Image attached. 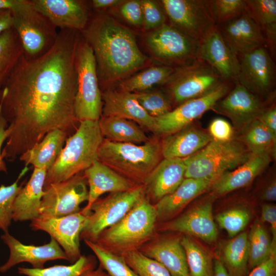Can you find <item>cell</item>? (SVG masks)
<instances>
[{
	"instance_id": "cell-51",
	"label": "cell",
	"mask_w": 276,
	"mask_h": 276,
	"mask_svg": "<svg viewBox=\"0 0 276 276\" xmlns=\"http://www.w3.org/2000/svg\"><path fill=\"white\" fill-rule=\"evenodd\" d=\"M265 47L271 57L275 60L276 55V22L267 25L262 29Z\"/></svg>"
},
{
	"instance_id": "cell-45",
	"label": "cell",
	"mask_w": 276,
	"mask_h": 276,
	"mask_svg": "<svg viewBox=\"0 0 276 276\" xmlns=\"http://www.w3.org/2000/svg\"><path fill=\"white\" fill-rule=\"evenodd\" d=\"M245 11L261 28L276 22L275 0H245Z\"/></svg>"
},
{
	"instance_id": "cell-8",
	"label": "cell",
	"mask_w": 276,
	"mask_h": 276,
	"mask_svg": "<svg viewBox=\"0 0 276 276\" xmlns=\"http://www.w3.org/2000/svg\"><path fill=\"white\" fill-rule=\"evenodd\" d=\"M220 74L208 63L197 58L190 63L174 68L163 85L172 107L201 97L223 81Z\"/></svg>"
},
{
	"instance_id": "cell-24",
	"label": "cell",
	"mask_w": 276,
	"mask_h": 276,
	"mask_svg": "<svg viewBox=\"0 0 276 276\" xmlns=\"http://www.w3.org/2000/svg\"><path fill=\"white\" fill-rule=\"evenodd\" d=\"M167 228L195 236L208 243L215 242L218 231L213 218L212 201L199 204L171 221Z\"/></svg>"
},
{
	"instance_id": "cell-9",
	"label": "cell",
	"mask_w": 276,
	"mask_h": 276,
	"mask_svg": "<svg viewBox=\"0 0 276 276\" xmlns=\"http://www.w3.org/2000/svg\"><path fill=\"white\" fill-rule=\"evenodd\" d=\"M156 218L155 205L145 196L121 220L104 231L96 242L121 248L138 244L152 235Z\"/></svg>"
},
{
	"instance_id": "cell-7",
	"label": "cell",
	"mask_w": 276,
	"mask_h": 276,
	"mask_svg": "<svg viewBox=\"0 0 276 276\" xmlns=\"http://www.w3.org/2000/svg\"><path fill=\"white\" fill-rule=\"evenodd\" d=\"M12 27L17 32L29 59L38 58L55 44L57 28L33 5L32 0H18L10 12Z\"/></svg>"
},
{
	"instance_id": "cell-1",
	"label": "cell",
	"mask_w": 276,
	"mask_h": 276,
	"mask_svg": "<svg viewBox=\"0 0 276 276\" xmlns=\"http://www.w3.org/2000/svg\"><path fill=\"white\" fill-rule=\"evenodd\" d=\"M79 33L60 30L41 56L29 59L23 54L2 87L0 109L10 132L2 149L4 159L14 161L53 130L69 134L75 128Z\"/></svg>"
},
{
	"instance_id": "cell-58",
	"label": "cell",
	"mask_w": 276,
	"mask_h": 276,
	"mask_svg": "<svg viewBox=\"0 0 276 276\" xmlns=\"http://www.w3.org/2000/svg\"><path fill=\"white\" fill-rule=\"evenodd\" d=\"M213 276H229L220 259H216L214 261Z\"/></svg>"
},
{
	"instance_id": "cell-30",
	"label": "cell",
	"mask_w": 276,
	"mask_h": 276,
	"mask_svg": "<svg viewBox=\"0 0 276 276\" xmlns=\"http://www.w3.org/2000/svg\"><path fill=\"white\" fill-rule=\"evenodd\" d=\"M69 134L56 129L49 132L43 139L32 148L22 154L19 159L26 166L31 165L34 168L49 170L54 164Z\"/></svg>"
},
{
	"instance_id": "cell-2",
	"label": "cell",
	"mask_w": 276,
	"mask_h": 276,
	"mask_svg": "<svg viewBox=\"0 0 276 276\" xmlns=\"http://www.w3.org/2000/svg\"><path fill=\"white\" fill-rule=\"evenodd\" d=\"M80 33L93 51L99 85L123 79L147 63L134 33L107 15L95 16Z\"/></svg>"
},
{
	"instance_id": "cell-37",
	"label": "cell",
	"mask_w": 276,
	"mask_h": 276,
	"mask_svg": "<svg viewBox=\"0 0 276 276\" xmlns=\"http://www.w3.org/2000/svg\"><path fill=\"white\" fill-rule=\"evenodd\" d=\"M248 243V266L251 269L276 253V242L272 241L268 233L259 222H256L247 234Z\"/></svg>"
},
{
	"instance_id": "cell-33",
	"label": "cell",
	"mask_w": 276,
	"mask_h": 276,
	"mask_svg": "<svg viewBox=\"0 0 276 276\" xmlns=\"http://www.w3.org/2000/svg\"><path fill=\"white\" fill-rule=\"evenodd\" d=\"M229 276H245L248 267L247 233H240L223 247L220 260Z\"/></svg>"
},
{
	"instance_id": "cell-38",
	"label": "cell",
	"mask_w": 276,
	"mask_h": 276,
	"mask_svg": "<svg viewBox=\"0 0 276 276\" xmlns=\"http://www.w3.org/2000/svg\"><path fill=\"white\" fill-rule=\"evenodd\" d=\"M185 250L190 276H213L214 264L208 251L190 236L180 240Z\"/></svg>"
},
{
	"instance_id": "cell-13",
	"label": "cell",
	"mask_w": 276,
	"mask_h": 276,
	"mask_svg": "<svg viewBox=\"0 0 276 276\" xmlns=\"http://www.w3.org/2000/svg\"><path fill=\"white\" fill-rule=\"evenodd\" d=\"M234 82L223 80L205 95L188 100L168 113L155 118V133L165 136L175 133L200 118L233 87Z\"/></svg>"
},
{
	"instance_id": "cell-35",
	"label": "cell",
	"mask_w": 276,
	"mask_h": 276,
	"mask_svg": "<svg viewBox=\"0 0 276 276\" xmlns=\"http://www.w3.org/2000/svg\"><path fill=\"white\" fill-rule=\"evenodd\" d=\"M24 54L20 39L11 27L0 34V87L5 84Z\"/></svg>"
},
{
	"instance_id": "cell-43",
	"label": "cell",
	"mask_w": 276,
	"mask_h": 276,
	"mask_svg": "<svg viewBox=\"0 0 276 276\" xmlns=\"http://www.w3.org/2000/svg\"><path fill=\"white\" fill-rule=\"evenodd\" d=\"M123 257L128 266L139 276H171L161 264L139 251L129 250Z\"/></svg>"
},
{
	"instance_id": "cell-15",
	"label": "cell",
	"mask_w": 276,
	"mask_h": 276,
	"mask_svg": "<svg viewBox=\"0 0 276 276\" xmlns=\"http://www.w3.org/2000/svg\"><path fill=\"white\" fill-rule=\"evenodd\" d=\"M88 199L86 179L78 174L44 190L38 217L58 218L79 212L80 204Z\"/></svg>"
},
{
	"instance_id": "cell-18",
	"label": "cell",
	"mask_w": 276,
	"mask_h": 276,
	"mask_svg": "<svg viewBox=\"0 0 276 276\" xmlns=\"http://www.w3.org/2000/svg\"><path fill=\"white\" fill-rule=\"evenodd\" d=\"M2 241L9 249L7 262L0 266V272L5 273L21 263H29L33 268H44L45 263L55 260H67L66 255L58 242L51 237L49 243L41 246L22 243L9 232L1 236Z\"/></svg>"
},
{
	"instance_id": "cell-47",
	"label": "cell",
	"mask_w": 276,
	"mask_h": 276,
	"mask_svg": "<svg viewBox=\"0 0 276 276\" xmlns=\"http://www.w3.org/2000/svg\"><path fill=\"white\" fill-rule=\"evenodd\" d=\"M141 3L145 29L154 30L166 24L167 16L161 4L152 0H142Z\"/></svg>"
},
{
	"instance_id": "cell-21",
	"label": "cell",
	"mask_w": 276,
	"mask_h": 276,
	"mask_svg": "<svg viewBox=\"0 0 276 276\" xmlns=\"http://www.w3.org/2000/svg\"><path fill=\"white\" fill-rule=\"evenodd\" d=\"M218 26L225 42L238 56L265 47L261 28L245 11L238 17Z\"/></svg>"
},
{
	"instance_id": "cell-12",
	"label": "cell",
	"mask_w": 276,
	"mask_h": 276,
	"mask_svg": "<svg viewBox=\"0 0 276 276\" xmlns=\"http://www.w3.org/2000/svg\"><path fill=\"white\" fill-rule=\"evenodd\" d=\"M170 24L199 41L216 25L211 0H162Z\"/></svg>"
},
{
	"instance_id": "cell-17",
	"label": "cell",
	"mask_w": 276,
	"mask_h": 276,
	"mask_svg": "<svg viewBox=\"0 0 276 276\" xmlns=\"http://www.w3.org/2000/svg\"><path fill=\"white\" fill-rule=\"evenodd\" d=\"M274 101H264L238 82L217 101L212 110L228 117L235 130L241 132Z\"/></svg>"
},
{
	"instance_id": "cell-44",
	"label": "cell",
	"mask_w": 276,
	"mask_h": 276,
	"mask_svg": "<svg viewBox=\"0 0 276 276\" xmlns=\"http://www.w3.org/2000/svg\"><path fill=\"white\" fill-rule=\"evenodd\" d=\"M251 218L249 211L244 207H236L219 214L216 220L228 236L234 237L244 229Z\"/></svg>"
},
{
	"instance_id": "cell-6",
	"label": "cell",
	"mask_w": 276,
	"mask_h": 276,
	"mask_svg": "<svg viewBox=\"0 0 276 276\" xmlns=\"http://www.w3.org/2000/svg\"><path fill=\"white\" fill-rule=\"evenodd\" d=\"M77 90L74 113L79 122L99 120L102 116L103 101L98 78L96 63L90 45L79 35L75 54Z\"/></svg>"
},
{
	"instance_id": "cell-36",
	"label": "cell",
	"mask_w": 276,
	"mask_h": 276,
	"mask_svg": "<svg viewBox=\"0 0 276 276\" xmlns=\"http://www.w3.org/2000/svg\"><path fill=\"white\" fill-rule=\"evenodd\" d=\"M174 70L173 67L163 65L151 66L121 81L120 90L133 93L164 85Z\"/></svg>"
},
{
	"instance_id": "cell-32",
	"label": "cell",
	"mask_w": 276,
	"mask_h": 276,
	"mask_svg": "<svg viewBox=\"0 0 276 276\" xmlns=\"http://www.w3.org/2000/svg\"><path fill=\"white\" fill-rule=\"evenodd\" d=\"M99 124L103 137L110 141L136 144L145 143L149 140L141 127L130 120L101 116Z\"/></svg>"
},
{
	"instance_id": "cell-28",
	"label": "cell",
	"mask_w": 276,
	"mask_h": 276,
	"mask_svg": "<svg viewBox=\"0 0 276 276\" xmlns=\"http://www.w3.org/2000/svg\"><path fill=\"white\" fill-rule=\"evenodd\" d=\"M46 173L47 170L44 169L34 168L30 179L15 199L13 221H32L39 216Z\"/></svg>"
},
{
	"instance_id": "cell-16",
	"label": "cell",
	"mask_w": 276,
	"mask_h": 276,
	"mask_svg": "<svg viewBox=\"0 0 276 276\" xmlns=\"http://www.w3.org/2000/svg\"><path fill=\"white\" fill-rule=\"evenodd\" d=\"M88 214L80 212L58 218L38 217L31 221L33 231L49 234L61 247L72 264L82 256L80 249L81 234L88 223Z\"/></svg>"
},
{
	"instance_id": "cell-34",
	"label": "cell",
	"mask_w": 276,
	"mask_h": 276,
	"mask_svg": "<svg viewBox=\"0 0 276 276\" xmlns=\"http://www.w3.org/2000/svg\"><path fill=\"white\" fill-rule=\"evenodd\" d=\"M239 137L251 154L268 153L275 158L276 135L256 119L241 132Z\"/></svg>"
},
{
	"instance_id": "cell-20",
	"label": "cell",
	"mask_w": 276,
	"mask_h": 276,
	"mask_svg": "<svg viewBox=\"0 0 276 276\" xmlns=\"http://www.w3.org/2000/svg\"><path fill=\"white\" fill-rule=\"evenodd\" d=\"M35 8L56 28L83 31L89 20L85 2L79 0H32Z\"/></svg>"
},
{
	"instance_id": "cell-52",
	"label": "cell",
	"mask_w": 276,
	"mask_h": 276,
	"mask_svg": "<svg viewBox=\"0 0 276 276\" xmlns=\"http://www.w3.org/2000/svg\"><path fill=\"white\" fill-rule=\"evenodd\" d=\"M257 120L262 123L276 135V107L274 102L267 106L260 113Z\"/></svg>"
},
{
	"instance_id": "cell-53",
	"label": "cell",
	"mask_w": 276,
	"mask_h": 276,
	"mask_svg": "<svg viewBox=\"0 0 276 276\" xmlns=\"http://www.w3.org/2000/svg\"><path fill=\"white\" fill-rule=\"evenodd\" d=\"M261 218L270 225L272 241L276 242V206L274 204H264L261 209Z\"/></svg>"
},
{
	"instance_id": "cell-48",
	"label": "cell",
	"mask_w": 276,
	"mask_h": 276,
	"mask_svg": "<svg viewBox=\"0 0 276 276\" xmlns=\"http://www.w3.org/2000/svg\"><path fill=\"white\" fill-rule=\"evenodd\" d=\"M120 5V13L126 21L137 27L143 26V13L141 1H123Z\"/></svg>"
},
{
	"instance_id": "cell-5",
	"label": "cell",
	"mask_w": 276,
	"mask_h": 276,
	"mask_svg": "<svg viewBox=\"0 0 276 276\" xmlns=\"http://www.w3.org/2000/svg\"><path fill=\"white\" fill-rule=\"evenodd\" d=\"M251 154L239 137L224 142L212 140L199 151L183 159L185 178L213 183L223 173L245 163Z\"/></svg>"
},
{
	"instance_id": "cell-54",
	"label": "cell",
	"mask_w": 276,
	"mask_h": 276,
	"mask_svg": "<svg viewBox=\"0 0 276 276\" xmlns=\"http://www.w3.org/2000/svg\"><path fill=\"white\" fill-rule=\"evenodd\" d=\"M8 128V123L3 118L0 109V172H7V168L4 159L2 157V147L10 135Z\"/></svg>"
},
{
	"instance_id": "cell-60",
	"label": "cell",
	"mask_w": 276,
	"mask_h": 276,
	"mask_svg": "<svg viewBox=\"0 0 276 276\" xmlns=\"http://www.w3.org/2000/svg\"><path fill=\"white\" fill-rule=\"evenodd\" d=\"M79 276H109L108 273H105L100 268L98 269H91L87 270Z\"/></svg>"
},
{
	"instance_id": "cell-41",
	"label": "cell",
	"mask_w": 276,
	"mask_h": 276,
	"mask_svg": "<svg viewBox=\"0 0 276 276\" xmlns=\"http://www.w3.org/2000/svg\"><path fill=\"white\" fill-rule=\"evenodd\" d=\"M28 170V166L25 167L13 183L9 186L2 185L0 186V230L4 233L8 232L13 220L15 199L25 184V181L20 184L19 181Z\"/></svg>"
},
{
	"instance_id": "cell-23",
	"label": "cell",
	"mask_w": 276,
	"mask_h": 276,
	"mask_svg": "<svg viewBox=\"0 0 276 276\" xmlns=\"http://www.w3.org/2000/svg\"><path fill=\"white\" fill-rule=\"evenodd\" d=\"M272 158L268 153L252 154L245 163L223 173L213 182L210 188L212 196H220L249 185L267 168Z\"/></svg>"
},
{
	"instance_id": "cell-29",
	"label": "cell",
	"mask_w": 276,
	"mask_h": 276,
	"mask_svg": "<svg viewBox=\"0 0 276 276\" xmlns=\"http://www.w3.org/2000/svg\"><path fill=\"white\" fill-rule=\"evenodd\" d=\"M212 183L205 180L185 178L175 191L157 201L155 205L157 218H167L175 214Z\"/></svg>"
},
{
	"instance_id": "cell-40",
	"label": "cell",
	"mask_w": 276,
	"mask_h": 276,
	"mask_svg": "<svg viewBox=\"0 0 276 276\" xmlns=\"http://www.w3.org/2000/svg\"><path fill=\"white\" fill-rule=\"evenodd\" d=\"M84 240L98 258L101 266L107 271L109 276H139L128 266L123 257L112 254L96 242Z\"/></svg>"
},
{
	"instance_id": "cell-59",
	"label": "cell",
	"mask_w": 276,
	"mask_h": 276,
	"mask_svg": "<svg viewBox=\"0 0 276 276\" xmlns=\"http://www.w3.org/2000/svg\"><path fill=\"white\" fill-rule=\"evenodd\" d=\"M18 0H0V11H11L16 6Z\"/></svg>"
},
{
	"instance_id": "cell-14",
	"label": "cell",
	"mask_w": 276,
	"mask_h": 276,
	"mask_svg": "<svg viewBox=\"0 0 276 276\" xmlns=\"http://www.w3.org/2000/svg\"><path fill=\"white\" fill-rule=\"evenodd\" d=\"M238 58L240 70L237 81L262 100L274 101L275 65L266 47Z\"/></svg>"
},
{
	"instance_id": "cell-42",
	"label": "cell",
	"mask_w": 276,
	"mask_h": 276,
	"mask_svg": "<svg viewBox=\"0 0 276 276\" xmlns=\"http://www.w3.org/2000/svg\"><path fill=\"white\" fill-rule=\"evenodd\" d=\"M133 93L140 105L154 118L173 109L170 100L164 90H148Z\"/></svg>"
},
{
	"instance_id": "cell-56",
	"label": "cell",
	"mask_w": 276,
	"mask_h": 276,
	"mask_svg": "<svg viewBox=\"0 0 276 276\" xmlns=\"http://www.w3.org/2000/svg\"><path fill=\"white\" fill-rule=\"evenodd\" d=\"M123 2L121 0H93L91 3L93 8L101 10L120 5Z\"/></svg>"
},
{
	"instance_id": "cell-10",
	"label": "cell",
	"mask_w": 276,
	"mask_h": 276,
	"mask_svg": "<svg viewBox=\"0 0 276 276\" xmlns=\"http://www.w3.org/2000/svg\"><path fill=\"white\" fill-rule=\"evenodd\" d=\"M146 196L144 185L132 189L112 193L97 200L90 206L87 226L80 237L96 242L105 229L121 220L141 200Z\"/></svg>"
},
{
	"instance_id": "cell-22",
	"label": "cell",
	"mask_w": 276,
	"mask_h": 276,
	"mask_svg": "<svg viewBox=\"0 0 276 276\" xmlns=\"http://www.w3.org/2000/svg\"><path fill=\"white\" fill-rule=\"evenodd\" d=\"M103 117H117L135 122L155 133V120L143 109L134 93L107 89L102 94Z\"/></svg>"
},
{
	"instance_id": "cell-31",
	"label": "cell",
	"mask_w": 276,
	"mask_h": 276,
	"mask_svg": "<svg viewBox=\"0 0 276 276\" xmlns=\"http://www.w3.org/2000/svg\"><path fill=\"white\" fill-rule=\"evenodd\" d=\"M144 254L164 266L171 276H190L185 250L180 240H164L151 245Z\"/></svg>"
},
{
	"instance_id": "cell-49",
	"label": "cell",
	"mask_w": 276,
	"mask_h": 276,
	"mask_svg": "<svg viewBox=\"0 0 276 276\" xmlns=\"http://www.w3.org/2000/svg\"><path fill=\"white\" fill-rule=\"evenodd\" d=\"M234 130L228 121L223 118H217L210 123L208 131L212 140L224 142L235 137Z\"/></svg>"
},
{
	"instance_id": "cell-46",
	"label": "cell",
	"mask_w": 276,
	"mask_h": 276,
	"mask_svg": "<svg viewBox=\"0 0 276 276\" xmlns=\"http://www.w3.org/2000/svg\"><path fill=\"white\" fill-rule=\"evenodd\" d=\"M211 5L217 25L231 21L245 11V0H211Z\"/></svg>"
},
{
	"instance_id": "cell-39",
	"label": "cell",
	"mask_w": 276,
	"mask_h": 276,
	"mask_svg": "<svg viewBox=\"0 0 276 276\" xmlns=\"http://www.w3.org/2000/svg\"><path fill=\"white\" fill-rule=\"evenodd\" d=\"M94 268L92 259L81 256L70 265H55L40 269L19 267L17 269L18 274L22 276H79L83 272Z\"/></svg>"
},
{
	"instance_id": "cell-27",
	"label": "cell",
	"mask_w": 276,
	"mask_h": 276,
	"mask_svg": "<svg viewBox=\"0 0 276 276\" xmlns=\"http://www.w3.org/2000/svg\"><path fill=\"white\" fill-rule=\"evenodd\" d=\"M84 171L89 187L87 203L81 210L85 214H89L91 205L104 193L124 192L134 187L129 179L99 160Z\"/></svg>"
},
{
	"instance_id": "cell-26",
	"label": "cell",
	"mask_w": 276,
	"mask_h": 276,
	"mask_svg": "<svg viewBox=\"0 0 276 276\" xmlns=\"http://www.w3.org/2000/svg\"><path fill=\"white\" fill-rule=\"evenodd\" d=\"M186 166L181 158H163L143 184L145 193L158 201L172 193L185 178Z\"/></svg>"
},
{
	"instance_id": "cell-25",
	"label": "cell",
	"mask_w": 276,
	"mask_h": 276,
	"mask_svg": "<svg viewBox=\"0 0 276 276\" xmlns=\"http://www.w3.org/2000/svg\"><path fill=\"white\" fill-rule=\"evenodd\" d=\"M212 140L208 130L193 123L163 137L161 141L163 157L183 159L199 151Z\"/></svg>"
},
{
	"instance_id": "cell-57",
	"label": "cell",
	"mask_w": 276,
	"mask_h": 276,
	"mask_svg": "<svg viewBox=\"0 0 276 276\" xmlns=\"http://www.w3.org/2000/svg\"><path fill=\"white\" fill-rule=\"evenodd\" d=\"M12 16L8 10L0 11V34L12 27Z\"/></svg>"
},
{
	"instance_id": "cell-19",
	"label": "cell",
	"mask_w": 276,
	"mask_h": 276,
	"mask_svg": "<svg viewBox=\"0 0 276 276\" xmlns=\"http://www.w3.org/2000/svg\"><path fill=\"white\" fill-rule=\"evenodd\" d=\"M197 58L211 65L225 80L237 81L238 56L225 42L217 25L198 42Z\"/></svg>"
},
{
	"instance_id": "cell-50",
	"label": "cell",
	"mask_w": 276,
	"mask_h": 276,
	"mask_svg": "<svg viewBox=\"0 0 276 276\" xmlns=\"http://www.w3.org/2000/svg\"><path fill=\"white\" fill-rule=\"evenodd\" d=\"M248 276H276V253L254 268Z\"/></svg>"
},
{
	"instance_id": "cell-61",
	"label": "cell",
	"mask_w": 276,
	"mask_h": 276,
	"mask_svg": "<svg viewBox=\"0 0 276 276\" xmlns=\"http://www.w3.org/2000/svg\"><path fill=\"white\" fill-rule=\"evenodd\" d=\"M1 87H0V90H1Z\"/></svg>"
},
{
	"instance_id": "cell-4",
	"label": "cell",
	"mask_w": 276,
	"mask_h": 276,
	"mask_svg": "<svg viewBox=\"0 0 276 276\" xmlns=\"http://www.w3.org/2000/svg\"><path fill=\"white\" fill-rule=\"evenodd\" d=\"M163 158L161 141L157 137L141 145L104 139L98 152V160L127 179L143 185Z\"/></svg>"
},
{
	"instance_id": "cell-11",
	"label": "cell",
	"mask_w": 276,
	"mask_h": 276,
	"mask_svg": "<svg viewBox=\"0 0 276 276\" xmlns=\"http://www.w3.org/2000/svg\"><path fill=\"white\" fill-rule=\"evenodd\" d=\"M145 41L151 54L161 65L175 68L197 58L199 41L169 24L152 30Z\"/></svg>"
},
{
	"instance_id": "cell-3",
	"label": "cell",
	"mask_w": 276,
	"mask_h": 276,
	"mask_svg": "<svg viewBox=\"0 0 276 276\" xmlns=\"http://www.w3.org/2000/svg\"><path fill=\"white\" fill-rule=\"evenodd\" d=\"M103 139L99 120L80 122L75 132L67 139L54 164L47 171L43 191L79 174L98 160L99 149Z\"/></svg>"
},
{
	"instance_id": "cell-55",
	"label": "cell",
	"mask_w": 276,
	"mask_h": 276,
	"mask_svg": "<svg viewBox=\"0 0 276 276\" xmlns=\"http://www.w3.org/2000/svg\"><path fill=\"white\" fill-rule=\"evenodd\" d=\"M261 199L266 201L276 200V180L272 178L264 186L260 195Z\"/></svg>"
}]
</instances>
